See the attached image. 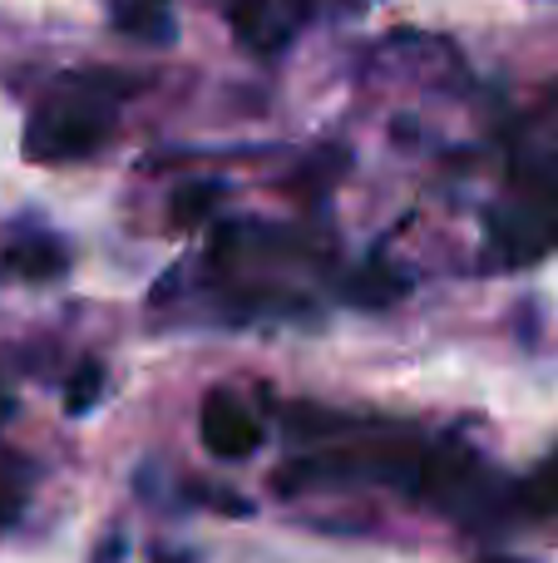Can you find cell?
Segmentation results:
<instances>
[{"label": "cell", "instance_id": "cell-6", "mask_svg": "<svg viewBox=\"0 0 558 563\" xmlns=\"http://www.w3.org/2000/svg\"><path fill=\"white\" fill-rule=\"evenodd\" d=\"M99 386H104V371H99L94 361H85V366L75 371V380H69V390H65V410H69V416H85V410L99 400Z\"/></svg>", "mask_w": 558, "mask_h": 563}, {"label": "cell", "instance_id": "cell-1", "mask_svg": "<svg viewBox=\"0 0 558 563\" xmlns=\"http://www.w3.org/2000/svg\"><path fill=\"white\" fill-rule=\"evenodd\" d=\"M129 79H119L114 69H69L59 75V85L35 104L25 129V154L35 164H69L85 158L114 134L119 99L129 95Z\"/></svg>", "mask_w": 558, "mask_h": 563}, {"label": "cell", "instance_id": "cell-9", "mask_svg": "<svg viewBox=\"0 0 558 563\" xmlns=\"http://www.w3.org/2000/svg\"><path fill=\"white\" fill-rule=\"evenodd\" d=\"M20 505H25V479L0 475V529H10L20 519Z\"/></svg>", "mask_w": 558, "mask_h": 563}, {"label": "cell", "instance_id": "cell-5", "mask_svg": "<svg viewBox=\"0 0 558 563\" xmlns=\"http://www.w3.org/2000/svg\"><path fill=\"white\" fill-rule=\"evenodd\" d=\"M114 20L134 40H174L168 0H114Z\"/></svg>", "mask_w": 558, "mask_h": 563}, {"label": "cell", "instance_id": "cell-8", "mask_svg": "<svg viewBox=\"0 0 558 563\" xmlns=\"http://www.w3.org/2000/svg\"><path fill=\"white\" fill-rule=\"evenodd\" d=\"M524 505L539 509V515H554L558 509V455L529 479V485H524Z\"/></svg>", "mask_w": 558, "mask_h": 563}, {"label": "cell", "instance_id": "cell-3", "mask_svg": "<svg viewBox=\"0 0 558 563\" xmlns=\"http://www.w3.org/2000/svg\"><path fill=\"white\" fill-rule=\"evenodd\" d=\"M65 247L55 243L49 233H30V238H10L5 253H0V267L20 282H45V277H59L65 273Z\"/></svg>", "mask_w": 558, "mask_h": 563}, {"label": "cell", "instance_id": "cell-11", "mask_svg": "<svg viewBox=\"0 0 558 563\" xmlns=\"http://www.w3.org/2000/svg\"><path fill=\"white\" fill-rule=\"evenodd\" d=\"M484 563H514V559H484Z\"/></svg>", "mask_w": 558, "mask_h": 563}, {"label": "cell", "instance_id": "cell-2", "mask_svg": "<svg viewBox=\"0 0 558 563\" xmlns=\"http://www.w3.org/2000/svg\"><path fill=\"white\" fill-rule=\"evenodd\" d=\"M198 435L217 460H243L263 445V426L257 416L233 396V390H208L203 410H198Z\"/></svg>", "mask_w": 558, "mask_h": 563}, {"label": "cell", "instance_id": "cell-10", "mask_svg": "<svg viewBox=\"0 0 558 563\" xmlns=\"http://www.w3.org/2000/svg\"><path fill=\"white\" fill-rule=\"evenodd\" d=\"M10 416V396H5V390H0V420H5Z\"/></svg>", "mask_w": 558, "mask_h": 563}, {"label": "cell", "instance_id": "cell-7", "mask_svg": "<svg viewBox=\"0 0 558 563\" xmlns=\"http://www.w3.org/2000/svg\"><path fill=\"white\" fill-rule=\"evenodd\" d=\"M213 203H217V184H188L183 194L174 198V223H178V228L198 223V218H203Z\"/></svg>", "mask_w": 558, "mask_h": 563}, {"label": "cell", "instance_id": "cell-4", "mask_svg": "<svg viewBox=\"0 0 558 563\" xmlns=\"http://www.w3.org/2000/svg\"><path fill=\"white\" fill-rule=\"evenodd\" d=\"M233 20L247 45H257V49H282L297 25V15H287L282 0H237Z\"/></svg>", "mask_w": 558, "mask_h": 563}]
</instances>
